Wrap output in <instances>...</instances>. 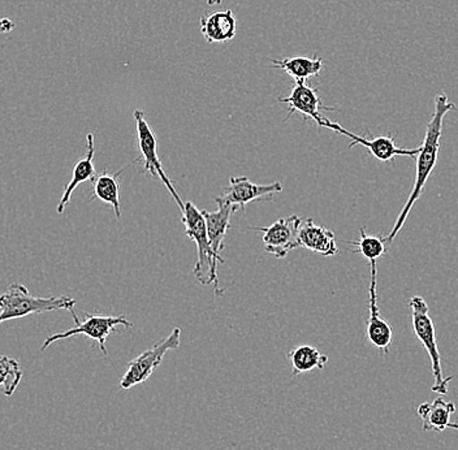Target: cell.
I'll return each instance as SVG.
<instances>
[{"label": "cell", "instance_id": "603a6c76", "mask_svg": "<svg viewBox=\"0 0 458 450\" xmlns=\"http://www.w3.org/2000/svg\"><path fill=\"white\" fill-rule=\"evenodd\" d=\"M14 28H16V24H14L13 20L8 19V17H4V19H0V33H11V31H13Z\"/></svg>", "mask_w": 458, "mask_h": 450}, {"label": "cell", "instance_id": "8fae6325", "mask_svg": "<svg viewBox=\"0 0 458 450\" xmlns=\"http://www.w3.org/2000/svg\"><path fill=\"white\" fill-rule=\"evenodd\" d=\"M326 129H331L335 133L343 134V136L348 137L351 140L348 149L354 148V146L360 145L365 146L368 149L369 153L372 155L377 160L380 162H392L396 157H417L420 151V146L417 149H403L396 145V140H394V134L391 133L388 136L372 137L370 133V139H365V137L358 136V134L352 133V132L346 131L342 125L337 123L329 122L326 125Z\"/></svg>", "mask_w": 458, "mask_h": 450}, {"label": "cell", "instance_id": "9c48e42d", "mask_svg": "<svg viewBox=\"0 0 458 450\" xmlns=\"http://www.w3.org/2000/svg\"><path fill=\"white\" fill-rule=\"evenodd\" d=\"M277 102L286 103L289 106V114L285 122L293 115H302L303 120H313L318 128H326L329 119L323 116L322 111H335L334 108L323 105L318 89L303 81L294 82L291 94L288 97L277 99Z\"/></svg>", "mask_w": 458, "mask_h": 450}, {"label": "cell", "instance_id": "5bb4252c", "mask_svg": "<svg viewBox=\"0 0 458 450\" xmlns=\"http://www.w3.org/2000/svg\"><path fill=\"white\" fill-rule=\"evenodd\" d=\"M299 243L300 248L308 249L322 257H334L339 253L334 232L323 225H315L310 217L301 225Z\"/></svg>", "mask_w": 458, "mask_h": 450}, {"label": "cell", "instance_id": "7c38bea8", "mask_svg": "<svg viewBox=\"0 0 458 450\" xmlns=\"http://www.w3.org/2000/svg\"><path fill=\"white\" fill-rule=\"evenodd\" d=\"M377 262L370 263L371 279L370 286H369L370 317L368 320V338L377 351L388 354L389 346H391L392 340H394V331H392L391 324L382 319L379 308H377Z\"/></svg>", "mask_w": 458, "mask_h": 450}, {"label": "cell", "instance_id": "ba28073f", "mask_svg": "<svg viewBox=\"0 0 458 450\" xmlns=\"http://www.w3.org/2000/svg\"><path fill=\"white\" fill-rule=\"evenodd\" d=\"M282 191L283 183L280 182L259 185V183H251L246 176H236L229 179V185L225 188L223 196L214 198V200L217 205H228L236 211H243L249 203L271 200Z\"/></svg>", "mask_w": 458, "mask_h": 450}, {"label": "cell", "instance_id": "2e32d148", "mask_svg": "<svg viewBox=\"0 0 458 450\" xmlns=\"http://www.w3.org/2000/svg\"><path fill=\"white\" fill-rule=\"evenodd\" d=\"M232 206L217 205L216 211H202L205 217L206 228H208V241H210L211 249L220 263L225 260L222 258V251L225 249V240L227 236V231L231 228V217L234 214Z\"/></svg>", "mask_w": 458, "mask_h": 450}, {"label": "cell", "instance_id": "ffe728a7", "mask_svg": "<svg viewBox=\"0 0 458 450\" xmlns=\"http://www.w3.org/2000/svg\"><path fill=\"white\" fill-rule=\"evenodd\" d=\"M292 362V378L306 374L313 369H323L327 365V355L322 354L311 345H301L288 354Z\"/></svg>", "mask_w": 458, "mask_h": 450}, {"label": "cell", "instance_id": "5b68a950", "mask_svg": "<svg viewBox=\"0 0 458 450\" xmlns=\"http://www.w3.org/2000/svg\"><path fill=\"white\" fill-rule=\"evenodd\" d=\"M72 318H73L76 327L68 329L65 332L53 335V336L46 338L43 341L41 351L45 352L51 344L56 343L59 340H65L77 336V335H84V336L90 338V340L97 341L99 345L100 352L107 355V349H106V341L113 332L116 331L117 326H124L127 328H131L133 323L129 322L127 317H107V315L99 314H85L84 320H80L74 310H71Z\"/></svg>", "mask_w": 458, "mask_h": 450}, {"label": "cell", "instance_id": "d6986e66", "mask_svg": "<svg viewBox=\"0 0 458 450\" xmlns=\"http://www.w3.org/2000/svg\"><path fill=\"white\" fill-rule=\"evenodd\" d=\"M125 168L120 169V171L114 172V174H108L107 171H105L102 174L97 176L93 182V197H91V200H100L102 202L110 205L117 219L122 217L119 177Z\"/></svg>", "mask_w": 458, "mask_h": 450}, {"label": "cell", "instance_id": "44dd1931", "mask_svg": "<svg viewBox=\"0 0 458 450\" xmlns=\"http://www.w3.org/2000/svg\"><path fill=\"white\" fill-rule=\"evenodd\" d=\"M351 245L357 246V250L354 254L362 255L369 262H377L382 259L388 250V241L383 236H370L366 233L365 228L360 229V239L357 241H351Z\"/></svg>", "mask_w": 458, "mask_h": 450}, {"label": "cell", "instance_id": "6da1fadb", "mask_svg": "<svg viewBox=\"0 0 458 450\" xmlns=\"http://www.w3.org/2000/svg\"><path fill=\"white\" fill-rule=\"evenodd\" d=\"M454 110H456V105L452 103L445 94H439V96L435 97L434 114H432L431 119L428 123L425 140L420 145V151L417 157V174H415L413 189H411L403 210L400 211L394 228L386 237L389 246L396 239L403 226L405 225L411 208L420 200L423 188H425L435 166H437V157H439L440 139H442L443 134L444 117Z\"/></svg>", "mask_w": 458, "mask_h": 450}, {"label": "cell", "instance_id": "d4e9b609", "mask_svg": "<svg viewBox=\"0 0 458 450\" xmlns=\"http://www.w3.org/2000/svg\"><path fill=\"white\" fill-rule=\"evenodd\" d=\"M448 429H457V431H458V423H449Z\"/></svg>", "mask_w": 458, "mask_h": 450}, {"label": "cell", "instance_id": "3957f363", "mask_svg": "<svg viewBox=\"0 0 458 450\" xmlns=\"http://www.w3.org/2000/svg\"><path fill=\"white\" fill-rule=\"evenodd\" d=\"M76 303V300L65 296H31L27 286L22 284H11L7 292L0 294V324L8 320L21 319L29 315L56 311V310L71 311Z\"/></svg>", "mask_w": 458, "mask_h": 450}, {"label": "cell", "instance_id": "9a60e30c", "mask_svg": "<svg viewBox=\"0 0 458 450\" xmlns=\"http://www.w3.org/2000/svg\"><path fill=\"white\" fill-rule=\"evenodd\" d=\"M199 29L208 43L232 41L237 33V19L231 10L216 11L200 19Z\"/></svg>", "mask_w": 458, "mask_h": 450}, {"label": "cell", "instance_id": "4fadbf2b", "mask_svg": "<svg viewBox=\"0 0 458 450\" xmlns=\"http://www.w3.org/2000/svg\"><path fill=\"white\" fill-rule=\"evenodd\" d=\"M94 134H86V154L84 157L77 160L72 171V179L70 183L65 186L63 196L60 198L59 205H57L56 212L62 215L65 211V208L70 205L72 194L76 191L77 186L86 182L93 183L97 177L96 167H94Z\"/></svg>", "mask_w": 458, "mask_h": 450}, {"label": "cell", "instance_id": "e0dca14e", "mask_svg": "<svg viewBox=\"0 0 458 450\" xmlns=\"http://www.w3.org/2000/svg\"><path fill=\"white\" fill-rule=\"evenodd\" d=\"M271 63L275 70L279 68V70L284 71L296 82H306V80L319 76L320 72L325 70V62L317 55L313 57L291 56L279 60L271 59Z\"/></svg>", "mask_w": 458, "mask_h": 450}, {"label": "cell", "instance_id": "52a82bcc", "mask_svg": "<svg viewBox=\"0 0 458 450\" xmlns=\"http://www.w3.org/2000/svg\"><path fill=\"white\" fill-rule=\"evenodd\" d=\"M134 122H136L137 137H139L140 153H141V159L143 157V169L146 174H150L151 177H156L163 183V185L170 191L171 197L176 200L177 206L180 210L184 211L185 203L182 202L176 189H174V183L170 177L165 174L163 168L162 160H160L159 154H157V140L153 129L150 128L148 123L146 122L145 113L142 110H136L133 114Z\"/></svg>", "mask_w": 458, "mask_h": 450}, {"label": "cell", "instance_id": "7a4b0ae2", "mask_svg": "<svg viewBox=\"0 0 458 450\" xmlns=\"http://www.w3.org/2000/svg\"><path fill=\"white\" fill-rule=\"evenodd\" d=\"M182 222L185 225L186 236L194 241L197 246V262L194 263L193 268L194 276L203 285L214 284L215 294L222 296L223 291L220 289L219 279H217V263H220V260L217 259L211 249L202 211L191 200L185 202Z\"/></svg>", "mask_w": 458, "mask_h": 450}, {"label": "cell", "instance_id": "7402d4cb", "mask_svg": "<svg viewBox=\"0 0 458 450\" xmlns=\"http://www.w3.org/2000/svg\"><path fill=\"white\" fill-rule=\"evenodd\" d=\"M24 372L19 361L7 355L0 354V386L4 389V395L11 397L21 383Z\"/></svg>", "mask_w": 458, "mask_h": 450}, {"label": "cell", "instance_id": "8992f818", "mask_svg": "<svg viewBox=\"0 0 458 450\" xmlns=\"http://www.w3.org/2000/svg\"><path fill=\"white\" fill-rule=\"evenodd\" d=\"M180 341H182V329L177 327L154 348L148 349L139 357L134 358L129 363L127 371L120 380V388L131 389L139 384L145 383L154 374L157 367L162 365L165 355L168 352L176 351L179 348Z\"/></svg>", "mask_w": 458, "mask_h": 450}, {"label": "cell", "instance_id": "ac0fdd59", "mask_svg": "<svg viewBox=\"0 0 458 450\" xmlns=\"http://www.w3.org/2000/svg\"><path fill=\"white\" fill-rule=\"evenodd\" d=\"M418 415L422 418L425 431L444 432L451 423V417L456 412L454 403L437 398L431 403H425L417 410Z\"/></svg>", "mask_w": 458, "mask_h": 450}, {"label": "cell", "instance_id": "cb8c5ba5", "mask_svg": "<svg viewBox=\"0 0 458 450\" xmlns=\"http://www.w3.org/2000/svg\"><path fill=\"white\" fill-rule=\"evenodd\" d=\"M223 0H208V5H217L222 4Z\"/></svg>", "mask_w": 458, "mask_h": 450}, {"label": "cell", "instance_id": "277c9868", "mask_svg": "<svg viewBox=\"0 0 458 450\" xmlns=\"http://www.w3.org/2000/svg\"><path fill=\"white\" fill-rule=\"evenodd\" d=\"M409 308L411 309V323L415 336L425 346L429 360H431L432 372H434L435 384L431 391L437 394L445 395L448 392V383L454 377L445 379L442 369V357H440L439 346H437V329L434 320L429 315L428 302L420 296H414L409 301Z\"/></svg>", "mask_w": 458, "mask_h": 450}, {"label": "cell", "instance_id": "30bf717a", "mask_svg": "<svg viewBox=\"0 0 458 450\" xmlns=\"http://www.w3.org/2000/svg\"><path fill=\"white\" fill-rule=\"evenodd\" d=\"M301 225H302V219L299 215H291V217L276 220L271 225L251 229L262 232L265 250L268 254L283 259L288 255L289 251L300 248L299 232Z\"/></svg>", "mask_w": 458, "mask_h": 450}]
</instances>
